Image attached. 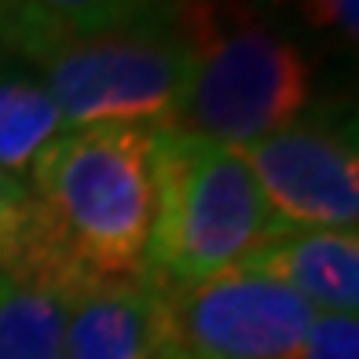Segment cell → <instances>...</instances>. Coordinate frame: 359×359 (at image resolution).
I'll use <instances>...</instances> for the list:
<instances>
[{
	"label": "cell",
	"mask_w": 359,
	"mask_h": 359,
	"mask_svg": "<svg viewBox=\"0 0 359 359\" xmlns=\"http://www.w3.org/2000/svg\"><path fill=\"white\" fill-rule=\"evenodd\" d=\"M297 359H359V323H355V316L316 312Z\"/></svg>",
	"instance_id": "obj_12"
},
{
	"label": "cell",
	"mask_w": 359,
	"mask_h": 359,
	"mask_svg": "<svg viewBox=\"0 0 359 359\" xmlns=\"http://www.w3.org/2000/svg\"><path fill=\"white\" fill-rule=\"evenodd\" d=\"M121 15H128L125 0H11L8 37L19 41L29 55H37L44 44L107 26Z\"/></svg>",
	"instance_id": "obj_11"
},
{
	"label": "cell",
	"mask_w": 359,
	"mask_h": 359,
	"mask_svg": "<svg viewBox=\"0 0 359 359\" xmlns=\"http://www.w3.org/2000/svg\"><path fill=\"white\" fill-rule=\"evenodd\" d=\"M62 125L172 128L187 77V52L176 29L140 26L128 15L85 34L59 37L34 55Z\"/></svg>",
	"instance_id": "obj_4"
},
{
	"label": "cell",
	"mask_w": 359,
	"mask_h": 359,
	"mask_svg": "<svg viewBox=\"0 0 359 359\" xmlns=\"http://www.w3.org/2000/svg\"><path fill=\"white\" fill-rule=\"evenodd\" d=\"M275 227L279 224L238 147L161 128L154 140L147 283L176 290L213 279Z\"/></svg>",
	"instance_id": "obj_3"
},
{
	"label": "cell",
	"mask_w": 359,
	"mask_h": 359,
	"mask_svg": "<svg viewBox=\"0 0 359 359\" xmlns=\"http://www.w3.org/2000/svg\"><path fill=\"white\" fill-rule=\"evenodd\" d=\"M169 359H184V355H176V352H169Z\"/></svg>",
	"instance_id": "obj_16"
},
{
	"label": "cell",
	"mask_w": 359,
	"mask_h": 359,
	"mask_svg": "<svg viewBox=\"0 0 359 359\" xmlns=\"http://www.w3.org/2000/svg\"><path fill=\"white\" fill-rule=\"evenodd\" d=\"M15 191H19V184H15V180H8L4 172H0V213H4V205L15 198Z\"/></svg>",
	"instance_id": "obj_14"
},
{
	"label": "cell",
	"mask_w": 359,
	"mask_h": 359,
	"mask_svg": "<svg viewBox=\"0 0 359 359\" xmlns=\"http://www.w3.org/2000/svg\"><path fill=\"white\" fill-rule=\"evenodd\" d=\"M158 290L140 283L100 286L67 304L62 359H169Z\"/></svg>",
	"instance_id": "obj_8"
},
{
	"label": "cell",
	"mask_w": 359,
	"mask_h": 359,
	"mask_svg": "<svg viewBox=\"0 0 359 359\" xmlns=\"http://www.w3.org/2000/svg\"><path fill=\"white\" fill-rule=\"evenodd\" d=\"M283 4H290L308 26L334 29L348 41L359 34V0H283Z\"/></svg>",
	"instance_id": "obj_13"
},
{
	"label": "cell",
	"mask_w": 359,
	"mask_h": 359,
	"mask_svg": "<svg viewBox=\"0 0 359 359\" xmlns=\"http://www.w3.org/2000/svg\"><path fill=\"white\" fill-rule=\"evenodd\" d=\"M283 283L312 308L330 316H355L359 308V235L319 227H275L238 260Z\"/></svg>",
	"instance_id": "obj_7"
},
{
	"label": "cell",
	"mask_w": 359,
	"mask_h": 359,
	"mask_svg": "<svg viewBox=\"0 0 359 359\" xmlns=\"http://www.w3.org/2000/svg\"><path fill=\"white\" fill-rule=\"evenodd\" d=\"M154 128H67L0 213V279L70 304L147 279Z\"/></svg>",
	"instance_id": "obj_1"
},
{
	"label": "cell",
	"mask_w": 359,
	"mask_h": 359,
	"mask_svg": "<svg viewBox=\"0 0 359 359\" xmlns=\"http://www.w3.org/2000/svg\"><path fill=\"white\" fill-rule=\"evenodd\" d=\"M11 29V0H0V37H8Z\"/></svg>",
	"instance_id": "obj_15"
},
{
	"label": "cell",
	"mask_w": 359,
	"mask_h": 359,
	"mask_svg": "<svg viewBox=\"0 0 359 359\" xmlns=\"http://www.w3.org/2000/svg\"><path fill=\"white\" fill-rule=\"evenodd\" d=\"M67 125L44 85L26 77H0V172L22 184L37 158Z\"/></svg>",
	"instance_id": "obj_9"
},
{
	"label": "cell",
	"mask_w": 359,
	"mask_h": 359,
	"mask_svg": "<svg viewBox=\"0 0 359 359\" xmlns=\"http://www.w3.org/2000/svg\"><path fill=\"white\" fill-rule=\"evenodd\" d=\"M260 194L283 227L355 231L359 224V161L355 147L334 128L290 121L242 147Z\"/></svg>",
	"instance_id": "obj_6"
},
{
	"label": "cell",
	"mask_w": 359,
	"mask_h": 359,
	"mask_svg": "<svg viewBox=\"0 0 359 359\" xmlns=\"http://www.w3.org/2000/svg\"><path fill=\"white\" fill-rule=\"evenodd\" d=\"M67 304L0 279V359H62Z\"/></svg>",
	"instance_id": "obj_10"
},
{
	"label": "cell",
	"mask_w": 359,
	"mask_h": 359,
	"mask_svg": "<svg viewBox=\"0 0 359 359\" xmlns=\"http://www.w3.org/2000/svg\"><path fill=\"white\" fill-rule=\"evenodd\" d=\"M176 37L187 52L176 133L242 151L308 103L312 77L297 44L271 34L242 0H187Z\"/></svg>",
	"instance_id": "obj_2"
},
{
	"label": "cell",
	"mask_w": 359,
	"mask_h": 359,
	"mask_svg": "<svg viewBox=\"0 0 359 359\" xmlns=\"http://www.w3.org/2000/svg\"><path fill=\"white\" fill-rule=\"evenodd\" d=\"M158 301L165 341L184 359H297L316 319L293 290L246 264L158 290Z\"/></svg>",
	"instance_id": "obj_5"
}]
</instances>
